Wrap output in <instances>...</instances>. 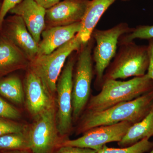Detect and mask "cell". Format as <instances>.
<instances>
[{
    "label": "cell",
    "mask_w": 153,
    "mask_h": 153,
    "mask_svg": "<svg viewBox=\"0 0 153 153\" xmlns=\"http://www.w3.org/2000/svg\"><path fill=\"white\" fill-rule=\"evenodd\" d=\"M153 104V91L131 101L123 102L100 112L84 113L79 118L77 134L96 127L110 125L123 121L133 124L142 120Z\"/></svg>",
    "instance_id": "obj_1"
},
{
    "label": "cell",
    "mask_w": 153,
    "mask_h": 153,
    "mask_svg": "<svg viewBox=\"0 0 153 153\" xmlns=\"http://www.w3.org/2000/svg\"><path fill=\"white\" fill-rule=\"evenodd\" d=\"M100 89L98 94L90 97L83 113L100 112L120 102L133 100L153 91V82L146 74L127 81L106 80Z\"/></svg>",
    "instance_id": "obj_2"
},
{
    "label": "cell",
    "mask_w": 153,
    "mask_h": 153,
    "mask_svg": "<svg viewBox=\"0 0 153 153\" xmlns=\"http://www.w3.org/2000/svg\"><path fill=\"white\" fill-rule=\"evenodd\" d=\"M95 42L92 37L77 51L73 75L72 119L74 123L84 112L90 97L94 69L92 51Z\"/></svg>",
    "instance_id": "obj_3"
},
{
    "label": "cell",
    "mask_w": 153,
    "mask_h": 153,
    "mask_svg": "<svg viewBox=\"0 0 153 153\" xmlns=\"http://www.w3.org/2000/svg\"><path fill=\"white\" fill-rule=\"evenodd\" d=\"M118 46L120 48L113 61L105 71L103 82L146 74L149 65L147 45H137L132 41Z\"/></svg>",
    "instance_id": "obj_4"
},
{
    "label": "cell",
    "mask_w": 153,
    "mask_h": 153,
    "mask_svg": "<svg viewBox=\"0 0 153 153\" xmlns=\"http://www.w3.org/2000/svg\"><path fill=\"white\" fill-rule=\"evenodd\" d=\"M82 44L77 34L70 41L48 55H37L30 61L29 68L39 77L52 97L56 93V84L66 60L79 51Z\"/></svg>",
    "instance_id": "obj_5"
},
{
    "label": "cell",
    "mask_w": 153,
    "mask_h": 153,
    "mask_svg": "<svg viewBox=\"0 0 153 153\" xmlns=\"http://www.w3.org/2000/svg\"><path fill=\"white\" fill-rule=\"evenodd\" d=\"M132 30L133 28L130 27L127 23H121L108 30L95 29L93 30L91 37L96 44L92 55L95 63L96 88L101 89L105 71L116 54L120 38L130 33Z\"/></svg>",
    "instance_id": "obj_6"
},
{
    "label": "cell",
    "mask_w": 153,
    "mask_h": 153,
    "mask_svg": "<svg viewBox=\"0 0 153 153\" xmlns=\"http://www.w3.org/2000/svg\"><path fill=\"white\" fill-rule=\"evenodd\" d=\"M35 118L27 133L30 150L33 153H55L67 139L58 132L55 104Z\"/></svg>",
    "instance_id": "obj_7"
},
{
    "label": "cell",
    "mask_w": 153,
    "mask_h": 153,
    "mask_svg": "<svg viewBox=\"0 0 153 153\" xmlns=\"http://www.w3.org/2000/svg\"><path fill=\"white\" fill-rule=\"evenodd\" d=\"M74 52L68 57L56 84L57 128L60 136L65 138L71 132L73 128L72 105L73 75L77 51L75 52V54Z\"/></svg>",
    "instance_id": "obj_8"
},
{
    "label": "cell",
    "mask_w": 153,
    "mask_h": 153,
    "mask_svg": "<svg viewBox=\"0 0 153 153\" xmlns=\"http://www.w3.org/2000/svg\"><path fill=\"white\" fill-rule=\"evenodd\" d=\"M133 124L129 122L123 121L96 127L85 132L78 138L66 140L61 146L89 148L98 151L108 143L120 141Z\"/></svg>",
    "instance_id": "obj_9"
},
{
    "label": "cell",
    "mask_w": 153,
    "mask_h": 153,
    "mask_svg": "<svg viewBox=\"0 0 153 153\" xmlns=\"http://www.w3.org/2000/svg\"><path fill=\"white\" fill-rule=\"evenodd\" d=\"M0 35L19 48L30 61L38 54V44L31 35L21 17L13 15L5 19Z\"/></svg>",
    "instance_id": "obj_10"
},
{
    "label": "cell",
    "mask_w": 153,
    "mask_h": 153,
    "mask_svg": "<svg viewBox=\"0 0 153 153\" xmlns=\"http://www.w3.org/2000/svg\"><path fill=\"white\" fill-rule=\"evenodd\" d=\"M90 0H63L47 9L46 28L67 26L82 21Z\"/></svg>",
    "instance_id": "obj_11"
},
{
    "label": "cell",
    "mask_w": 153,
    "mask_h": 153,
    "mask_svg": "<svg viewBox=\"0 0 153 153\" xmlns=\"http://www.w3.org/2000/svg\"><path fill=\"white\" fill-rule=\"evenodd\" d=\"M24 90L28 111L35 118L55 104L54 97L48 93L41 79L29 68L25 76Z\"/></svg>",
    "instance_id": "obj_12"
},
{
    "label": "cell",
    "mask_w": 153,
    "mask_h": 153,
    "mask_svg": "<svg viewBox=\"0 0 153 153\" xmlns=\"http://www.w3.org/2000/svg\"><path fill=\"white\" fill-rule=\"evenodd\" d=\"M46 10L34 0H22L9 12L22 18L38 45L41 34L46 27Z\"/></svg>",
    "instance_id": "obj_13"
},
{
    "label": "cell",
    "mask_w": 153,
    "mask_h": 153,
    "mask_svg": "<svg viewBox=\"0 0 153 153\" xmlns=\"http://www.w3.org/2000/svg\"><path fill=\"white\" fill-rule=\"evenodd\" d=\"M80 28L81 22L46 28L41 34L37 55L52 53L74 38L79 33Z\"/></svg>",
    "instance_id": "obj_14"
},
{
    "label": "cell",
    "mask_w": 153,
    "mask_h": 153,
    "mask_svg": "<svg viewBox=\"0 0 153 153\" xmlns=\"http://www.w3.org/2000/svg\"><path fill=\"white\" fill-rule=\"evenodd\" d=\"M30 60L24 53L0 35V74L19 69H27Z\"/></svg>",
    "instance_id": "obj_15"
},
{
    "label": "cell",
    "mask_w": 153,
    "mask_h": 153,
    "mask_svg": "<svg viewBox=\"0 0 153 153\" xmlns=\"http://www.w3.org/2000/svg\"><path fill=\"white\" fill-rule=\"evenodd\" d=\"M117 0H90L87 10L81 22L77 35L82 44L90 40L93 30L105 11ZM128 1V0H122Z\"/></svg>",
    "instance_id": "obj_16"
},
{
    "label": "cell",
    "mask_w": 153,
    "mask_h": 153,
    "mask_svg": "<svg viewBox=\"0 0 153 153\" xmlns=\"http://www.w3.org/2000/svg\"><path fill=\"white\" fill-rule=\"evenodd\" d=\"M153 136V104L147 115L139 122L133 124L118 145L126 147L138 142L145 138Z\"/></svg>",
    "instance_id": "obj_17"
},
{
    "label": "cell",
    "mask_w": 153,
    "mask_h": 153,
    "mask_svg": "<svg viewBox=\"0 0 153 153\" xmlns=\"http://www.w3.org/2000/svg\"><path fill=\"white\" fill-rule=\"evenodd\" d=\"M24 90L22 80L18 76H9L0 79V94L16 104L24 102Z\"/></svg>",
    "instance_id": "obj_18"
},
{
    "label": "cell",
    "mask_w": 153,
    "mask_h": 153,
    "mask_svg": "<svg viewBox=\"0 0 153 153\" xmlns=\"http://www.w3.org/2000/svg\"><path fill=\"white\" fill-rule=\"evenodd\" d=\"M0 149L17 150H30L27 133H12L0 137Z\"/></svg>",
    "instance_id": "obj_19"
},
{
    "label": "cell",
    "mask_w": 153,
    "mask_h": 153,
    "mask_svg": "<svg viewBox=\"0 0 153 153\" xmlns=\"http://www.w3.org/2000/svg\"><path fill=\"white\" fill-rule=\"evenodd\" d=\"M153 143L145 138L135 144L122 148L108 147L104 145L97 153H146L152 149Z\"/></svg>",
    "instance_id": "obj_20"
},
{
    "label": "cell",
    "mask_w": 153,
    "mask_h": 153,
    "mask_svg": "<svg viewBox=\"0 0 153 153\" xmlns=\"http://www.w3.org/2000/svg\"><path fill=\"white\" fill-rule=\"evenodd\" d=\"M136 39L148 40L153 39V25H140L133 28L130 33L121 36L118 45L132 42Z\"/></svg>",
    "instance_id": "obj_21"
},
{
    "label": "cell",
    "mask_w": 153,
    "mask_h": 153,
    "mask_svg": "<svg viewBox=\"0 0 153 153\" xmlns=\"http://www.w3.org/2000/svg\"><path fill=\"white\" fill-rule=\"evenodd\" d=\"M25 126L0 118V137L12 133H25Z\"/></svg>",
    "instance_id": "obj_22"
},
{
    "label": "cell",
    "mask_w": 153,
    "mask_h": 153,
    "mask_svg": "<svg viewBox=\"0 0 153 153\" xmlns=\"http://www.w3.org/2000/svg\"><path fill=\"white\" fill-rule=\"evenodd\" d=\"M20 111L0 97V118L18 120L21 117Z\"/></svg>",
    "instance_id": "obj_23"
},
{
    "label": "cell",
    "mask_w": 153,
    "mask_h": 153,
    "mask_svg": "<svg viewBox=\"0 0 153 153\" xmlns=\"http://www.w3.org/2000/svg\"><path fill=\"white\" fill-rule=\"evenodd\" d=\"M22 0H3L1 10L0 13V33L2 29L3 22L7 14Z\"/></svg>",
    "instance_id": "obj_24"
},
{
    "label": "cell",
    "mask_w": 153,
    "mask_h": 153,
    "mask_svg": "<svg viewBox=\"0 0 153 153\" xmlns=\"http://www.w3.org/2000/svg\"><path fill=\"white\" fill-rule=\"evenodd\" d=\"M97 151L89 148L74 146H61L55 153H97Z\"/></svg>",
    "instance_id": "obj_25"
},
{
    "label": "cell",
    "mask_w": 153,
    "mask_h": 153,
    "mask_svg": "<svg viewBox=\"0 0 153 153\" xmlns=\"http://www.w3.org/2000/svg\"><path fill=\"white\" fill-rule=\"evenodd\" d=\"M147 45L149 65L146 74L153 82V39H150Z\"/></svg>",
    "instance_id": "obj_26"
},
{
    "label": "cell",
    "mask_w": 153,
    "mask_h": 153,
    "mask_svg": "<svg viewBox=\"0 0 153 153\" xmlns=\"http://www.w3.org/2000/svg\"><path fill=\"white\" fill-rule=\"evenodd\" d=\"M36 2L40 5L46 10L52 7L61 0H34Z\"/></svg>",
    "instance_id": "obj_27"
},
{
    "label": "cell",
    "mask_w": 153,
    "mask_h": 153,
    "mask_svg": "<svg viewBox=\"0 0 153 153\" xmlns=\"http://www.w3.org/2000/svg\"><path fill=\"white\" fill-rule=\"evenodd\" d=\"M9 153H33L31 152V153L30 152H27L26 150H19L16 151V152H10Z\"/></svg>",
    "instance_id": "obj_28"
},
{
    "label": "cell",
    "mask_w": 153,
    "mask_h": 153,
    "mask_svg": "<svg viewBox=\"0 0 153 153\" xmlns=\"http://www.w3.org/2000/svg\"><path fill=\"white\" fill-rule=\"evenodd\" d=\"M2 3L3 2H1L0 1V13H1V10L2 6Z\"/></svg>",
    "instance_id": "obj_29"
},
{
    "label": "cell",
    "mask_w": 153,
    "mask_h": 153,
    "mask_svg": "<svg viewBox=\"0 0 153 153\" xmlns=\"http://www.w3.org/2000/svg\"><path fill=\"white\" fill-rule=\"evenodd\" d=\"M149 153H153V146L152 149V150H151V152H150Z\"/></svg>",
    "instance_id": "obj_30"
}]
</instances>
